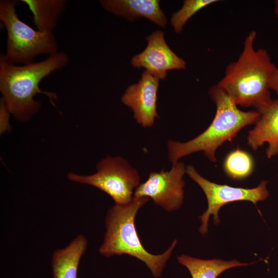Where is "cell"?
<instances>
[{"label":"cell","instance_id":"obj_1","mask_svg":"<svg viewBox=\"0 0 278 278\" xmlns=\"http://www.w3.org/2000/svg\"><path fill=\"white\" fill-rule=\"evenodd\" d=\"M256 36L254 30L249 33L238 58L227 66L217 85L237 106L258 111L272 100L269 81L277 67L267 50L255 48Z\"/></svg>","mask_w":278,"mask_h":278},{"label":"cell","instance_id":"obj_2","mask_svg":"<svg viewBox=\"0 0 278 278\" xmlns=\"http://www.w3.org/2000/svg\"><path fill=\"white\" fill-rule=\"evenodd\" d=\"M68 60L66 53L58 51L40 62L16 65L7 61L1 54V98L15 119L27 121L40 110L41 102L34 99L37 94H45L51 100L57 98L54 93L42 91L40 84L51 73L64 68Z\"/></svg>","mask_w":278,"mask_h":278},{"label":"cell","instance_id":"obj_3","mask_svg":"<svg viewBox=\"0 0 278 278\" xmlns=\"http://www.w3.org/2000/svg\"><path fill=\"white\" fill-rule=\"evenodd\" d=\"M208 94L216 106L213 120L202 133L187 142L171 140L167 142L168 158L172 164L184 157L199 151H202L208 160L216 163L217 149L225 142L231 141L241 129L255 124L259 117L256 110H240L217 84L209 89Z\"/></svg>","mask_w":278,"mask_h":278},{"label":"cell","instance_id":"obj_4","mask_svg":"<svg viewBox=\"0 0 278 278\" xmlns=\"http://www.w3.org/2000/svg\"><path fill=\"white\" fill-rule=\"evenodd\" d=\"M149 198H133L126 205L115 204L108 211L105 219L106 232L99 251L106 257L127 254L143 262L155 277L161 276L166 262L177 243L175 239L163 253L153 255L142 245L135 225L138 210Z\"/></svg>","mask_w":278,"mask_h":278},{"label":"cell","instance_id":"obj_5","mask_svg":"<svg viewBox=\"0 0 278 278\" xmlns=\"http://www.w3.org/2000/svg\"><path fill=\"white\" fill-rule=\"evenodd\" d=\"M16 0L0 1V21L7 32L6 51L1 55L16 65L34 62L42 55L58 52V42L53 32L34 29L22 21L16 13Z\"/></svg>","mask_w":278,"mask_h":278},{"label":"cell","instance_id":"obj_6","mask_svg":"<svg viewBox=\"0 0 278 278\" xmlns=\"http://www.w3.org/2000/svg\"><path fill=\"white\" fill-rule=\"evenodd\" d=\"M96 170L95 173L88 176L70 172L67 178L100 189L109 195L115 204L126 205L132 201L134 192L140 184V177L126 159L108 156L97 164Z\"/></svg>","mask_w":278,"mask_h":278},{"label":"cell","instance_id":"obj_7","mask_svg":"<svg viewBox=\"0 0 278 278\" xmlns=\"http://www.w3.org/2000/svg\"><path fill=\"white\" fill-rule=\"evenodd\" d=\"M186 173L200 186L207 199V208L199 216L202 223L199 231L202 235L207 232L211 215H213L215 224L219 223L218 212L225 204L239 201H248L255 205L258 202L266 200L269 196L267 188L268 181L266 180L262 181L256 187L246 188L211 182L200 175L192 165L186 167Z\"/></svg>","mask_w":278,"mask_h":278},{"label":"cell","instance_id":"obj_8","mask_svg":"<svg viewBox=\"0 0 278 278\" xmlns=\"http://www.w3.org/2000/svg\"><path fill=\"white\" fill-rule=\"evenodd\" d=\"M185 173L186 166L180 161L172 164L169 171L151 172L148 179L136 189L134 197L151 198L167 212L178 210L183 202Z\"/></svg>","mask_w":278,"mask_h":278},{"label":"cell","instance_id":"obj_9","mask_svg":"<svg viewBox=\"0 0 278 278\" xmlns=\"http://www.w3.org/2000/svg\"><path fill=\"white\" fill-rule=\"evenodd\" d=\"M145 39L147 42L145 48L131 59L133 67L144 68L160 80L166 78L168 71L186 68V61L169 47L163 31H154Z\"/></svg>","mask_w":278,"mask_h":278},{"label":"cell","instance_id":"obj_10","mask_svg":"<svg viewBox=\"0 0 278 278\" xmlns=\"http://www.w3.org/2000/svg\"><path fill=\"white\" fill-rule=\"evenodd\" d=\"M160 80L145 70L138 81L129 85L121 97V102L131 109L134 119L143 127L153 126L160 117L157 110Z\"/></svg>","mask_w":278,"mask_h":278},{"label":"cell","instance_id":"obj_11","mask_svg":"<svg viewBox=\"0 0 278 278\" xmlns=\"http://www.w3.org/2000/svg\"><path fill=\"white\" fill-rule=\"evenodd\" d=\"M259 114L255 126L248 133V146L254 150L268 144L266 154L268 159L278 154V99H272L257 111Z\"/></svg>","mask_w":278,"mask_h":278},{"label":"cell","instance_id":"obj_12","mask_svg":"<svg viewBox=\"0 0 278 278\" xmlns=\"http://www.w3.org/2000/svg\"><path fill=\"white\" fill-rule=\"evenodd\" d=\"M107 11L129 21L144 18L161 27H165L167 19L158 0H101Z\"/></svg>","mask_w":278,"mask_h":278},{"label":"cell","instance_id":"obj_13","mask_svg":"<svg viewBox=\"0 0 278 278\" xmlns=\"http://www.w3.org/2000/svg\"><path fill=\"white\" fill-rule=\"evenodd\" d=\"M87 245L85 237L79 234L64 248L55 250L51 258L53 278H77L80 260Z\"/></svg>","mask_w":278,"mask_h":278},{"label":"cell","instance_id":"obj_14","mask_svg":"<svg viewBox=\"0 0 278 278\" xmlns=\"http://www.w3.org/2000/svg\"><path fill=\"white\" fill-rule=\"evenodd\" d=\"M33 15V22L37 30L53 32L65 10L66 0H21Z\"/></svg>","mask_w":278,"mask_h":278},{"label":"cell","instance_id":"obj_15","mask_svg":"<svg viewBox=\"0 0 278 278\" xmlns=\"http://www.w3.org/2000/svg\"><path fill=\"white\" fill-rule=\"evenodd\" d=\"M177 260L188 270L192 278H217L226 270L250 265L236 259H202L185 255L177 256Z\"/></svg>","mask_w":278,"mask_h":278},{"label":"cell","instance_id":"obj_16","mask_svg":"<svg viewBox=\"0 0 278 278\" xmlns=\"http://www.w3.org/2000/svg\"><path fill=\"white\" fill-rule=\"evenodd\" d=\"M223 169L226 175L234 180H241L249 177L254 168V161L247 152L237 147L225 157Z\"/></svg>","mask_w":278,"mask_h":278},{"label":"cell","instance_id":"obj_17","mask_svg":"<svg viewBox=\"0 0 278 278\" xmlns=\"http://www.w3.org/2000/svg\"><path fill=\"white\" fill-rule=\"evenodd\" d=\"M218 0H185L181 8L172 13L170 22L174 31L180 33L187 21L196 13Z\"/></svg>","mask_w":278,"mask_h":278},{"label":"cell","instance_id":"obj_18","mask_svg":"<svg viewBox=\"0 0 278 278\" xmlns=\"http://www.w3.org/2000/svg\"><path fill=\"white\" fill-rule=\"evenodd\" d=\"M10 114L7 108L6 107L4 100L1 98L0 103V119H1V132H4L8 128L9 117Z\"/></svg>","mask_w":278,"mask_h":278},{"label":"cell","instance_id":"obj_19","mask_svg":"<svg viewBox=\"0 0 278 278\" xmlns=\"http://www.w3.org/2000/svg\"><path fill=\"white\" fill-rule=\"evenodd\" d=\"M269 89L278 95V67H276L271 77Z\"/></svg>","mask_w":278,"mask_h":278},{"label":"cell","instance_id":"obj_20","mask_svg":"<svg viewBox=\"0 0 278 278\" xmlns=\"http://www.w3.org/2000/svg\"><path fill=\"white\" fill-rule=\"evenodd\" d=\"M274 12L275 16L278 19V0H276L274 2Z\"/></svg>","mask_w":278,"mask_h":278}]
</instances>
